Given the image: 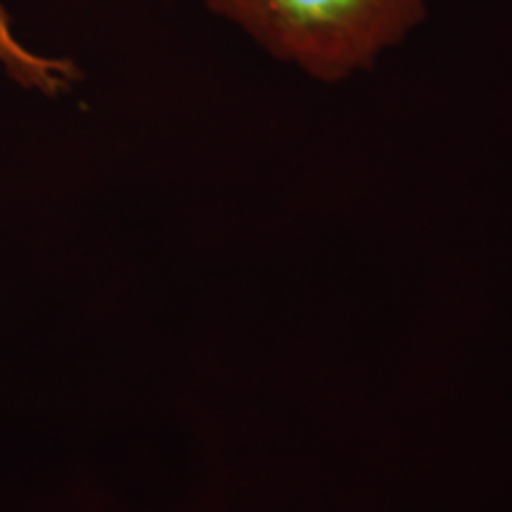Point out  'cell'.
<instances>
[{"instance_id": "obj_2", "label": "cell", "mask_w": 512, "mask_h": 512, "mask_svg": "<svg viewBox=\"0 0 512 512\" xmlns=\"http://www.w3.org/2000/svg\"><path fill=\"white\" fill-rule=\"evenodd\" d=\"M0 69L19 86L43 95H60L79 76L74 62L38 55L24 46L17 31L12 29V19L3 3H0Z\"/></svg>"}, {"instance_id": "obj_1", "label": "cell", "mask_w": 512, "mask_h": 512, "mask_svg": "<svg viewBox=\"0 0 512 512\" xmlns=\"http://www.w3.org/2000/svg\"><path fill=\"white\" fill-rule=\"evenodd\" d=\"M432 0H204L278 60L337 83L370 69L425 22Z\"/></svg>"}]
</instances>
